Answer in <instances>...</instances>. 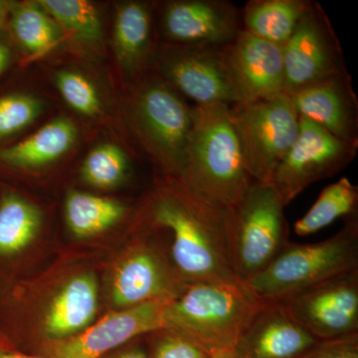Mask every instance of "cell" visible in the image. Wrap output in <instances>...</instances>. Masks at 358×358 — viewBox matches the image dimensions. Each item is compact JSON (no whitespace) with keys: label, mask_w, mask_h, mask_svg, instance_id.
Listing matches in <instances>:
<instances>
[{"label":"cell","mask_w":358,"mask_h":358,"mask_svg":"<svg viewBox=\"0 0 358 358\" xmlns=\"http://www.w3.org/2000/svg\"><path fill=\"white\" fill-rule=\"evenodd\" d=\"M152 358H211L210 353L190 339L169 329H160Z\"/></svg>","instance_id":"30"},{"label":"cell","mask_w":358,"mask_h":358,"mask_svg":"<svg viewBox=\"0 0 358 358\" xmlns=\"http://www.w3.org/2000/svg\"><path fill=\"white\" fill-rule=\"evenodd\" d=\"M152 11L147 3L129 1L115 13L114 44L117 62L127 74L136 75L150 62Z\"/></svg>","instance_id":"19"},{"label":"cell","mask_w":358,"mask_h":358,"mask_svg":"<svg viewBox=\"0 0 358 358\" xmlns=\"http://www.w3.org/2000/svg\"><path fill=\"white\" fill-rule=\"evenodd\" d=\"M76 138L74 122L67 117H58L17 145L0 150V160L22 169L47 166L63 157Z\"/></svg>","instance_id":"20"},{"label":"cell","mask_w":358,"mask_h":358,"mask_svg":"<svg viewBox=\"0 0 358 358\" xmlns=\"http://www.w3.org/2000/svg\"><path fill=\"white\" fill-rule=\"evenodd\" d=\"M155 62L162 79L196 106L244 103L225 46L173 44L162 48Z\"/></svg>","instance_id":"8"},{"label":"cell","mask_w":358,"mask_h":358,"mask_svg":"<svg viewBox=\"0 0 358 358\" xmlns=\"http://www.w3.org/2000/svg\"><path fill=\"white\" fill-rule=\"evenodd\" d=\"M358 145L338 140L317 124L300 117V129L288 154L275 169L271 185L288 205L303 190L331 178L357 157Z\"/></svg>","instance_id":"11"},{"label":"cell","mask_w":358,"mask_h":358,"mask_svg":"<svg viewBox=\"0 0 358 358\" xmlns=\"http://www.w3.org/2000/svg\"><path fill=\"white\" fill-rule=\"evenodd\" d=\"M289 96L299 117L358 145V99L348 71Z\"/></svg>","instance_id":"17"},{"label":"cell","mask_w":358,"mask_h":358,"mask_svg":"<svg viewBox=\"0 0 358 358\" xmlns=\"http://www.w3.org/2000/svg\"><path fill=\"white\" fill-rule=\"evenodd\" d=\"M282 51L285 92L289 96L348 72L343 48L331 20L315 1H310Z\"/></svg>","instance_id":"10"},{"label":"cell","mask_w":358,"mask_h":358,"mask_svg":"<svg viewBox=\"0 0 358 358\" xmlns=\"http://www.w3.org/2000/svg\"><path fill=\"white\" fill-rule=\"evenodd\" d=\"M265 303L240 280L192 282L167 303L164 329L181 334L209 353L233 350Z\"/></svg>","instance_id":"3"},{"label":"cell","mask_w":358,"mask_h":358,"mask_svg":"<svg viewBox=\"0 0 358 358\" xmlns=\"http://www.w3.org/2000/svg\"><path fill=\"white\" fill-rule=\"evenodd\" d=\"M211 358H236L233 350H215L210 352Z\"/></svg>","instance_id":"34"},{"label":"cell","mask_w":358,"mask_h":358,"mask_svg":"<svg viewBox=\"0 0 358 358\" xmlns=\"http://www.w3.org/2000/svg\"><path fill=\"white\" fill-rule=\"evenodd\" d=\"M55 84L72 109L86 117L100 114L102 103L98 90L83 74L75 71H60L56 74Z\"/></svg>","instance_id":"28"},{"label":"cell","mask_w":358,"mask_h":358,"mask_svg":"<svg viewBox=\"0 0 358 358\" xmlns=\"http://www.w3.org/2000/svg\"><path fill=\"white\" fill-rule=\"evenodd\" d=\"M11 28L22 48L33 56L50 50L59 39L55 22L39 4L14 6L11 10Z\"/></svg>","instance_id":"25"},{"label":"cell","mask_w":358,"mask_h":358,"mask_svg":"<svg viewBox=\"0 0 358 358\" xmlns=\"http://www.w3.org/2000/svg\"><path fill=\"white\" fill-rule=\"evenodd\" d=\"M148 221L171 232V260L188 285L239 280L228 255L224 209L202 199L180 178L155 190Z\"/></svg>","instance_id":"1"},{"label":"cell","mask_w":358,"mask_h":358,"mask_svg":"<svg viewBox=\"0 0 358 358\" xmlns=\"http://www.w3.org/2000/svg\"><path fill=\"white\" fill-rule=\"evenodd\" d=\"M300 358H358V334L317 341Z\"/></svg>","instance_id":"31"},{"label":"cell","mask_w":358,"mask_h":358,"mask_svg":"<svg viewBox=\"0 0 358 358\" xmlns=\"http://www.w3.org/2000/svg\"><path fill=\"white\" fill-rule=\"evenodd\" d=\"M225 50L244 103L286 93L282 47L242 28Z\"/></svg>","instance_id":"15"},{"label":"cell","mask_w":358,"mask_h":358,"mask_svg":"<svg viewBox=\"0 0 358 358\" xmlns=\"http://www.w3.org/2000/svg\"><path fill=\"white\" fill-rule=\"evenodd\" d=\"M114 358H148L147 353L138 348H134L117 355Z\"/></svg>","instance_id":"33"},{"label":"cell","mask_w":358,"mask_h":358,"mask_svg":"<svg viewBox=\"0 0 358 358\" xmlns=\"http://www.w3.org/2000/svg\"><path fill=\"white\" fill-rule=\"evenodd\" d=\"M127 207L117 200L90 193L73 192L65 204L66 222L71 232L79 238L101 234L121 222Z\"/></svg>","instance_id":"22"},{"label":"cell","mask_w":358,"mask_h":358,"mask_svg":"<svg viewBox=\"0 0 358 358\" xmlns=\"http://www.w3.org/2000/svg\"><path fill=\"white\" fill-rule=\"evenodd\" d=\"M152 236V233L138 235L115 266L110 296L119 310L176 300L188 286L169 250Z\"/></svg>","instance_id":"9"},{"label":"cell","mask_w":358,"mask_h":358,"mask_svg":"<svg viewBox=\"0 0 358 358\" xmlns=\"http://www.w3.org/2000/svg\"><path fill=\"white\" fill-rule=\"evenodd\" d=\"M39 209L15 194L0 201V255L20 253L34 241L41 227Z\"/></svg>","instance_id":"24"},{"label":"cell","mask_w":358,"mask_h":358,"mask_svg":"<svg viewBox=\"0 0 358 358\" xmlns=\"http://www.w3.org/2000/svg\"><path fill=\"white\" fill-rule=\"evenodd\" d=\"M171 301H150L115 310L81 334L60 341L54 358H100L131 339L164 329V310Z\"/></svg>","instance_id":"14"},{"label":"cell","mask_w":358,"mask_h":358,"mask_svg":"<svg viewBox=\"0 0 358 358\" xmlns=\"http://www.w3.org/2000/svg\"><path fill=\"white\" fill-rule=\"evenodd\" d=\"M285 207L274 186L253 180L237 203L224 209L231 267L242 282L262 272L289 243Z\"/></svg>","instance_id":"5"},{"label":"cell","mask_w":358,"mask_h":358,"mask_svg":"<svg viewBox=\"0 0 358 358\" xmlns=\"http://www.w3.org/2000/svg\"><path fill=\"white\" fill-rule=\"evenodd\" d=\"M40 6L63 26L78 41L96 44L102 39L103 29L96 7L86 0H41Z\"/></svg>","instance_id":"26"},{"label":"cell","mask_w":358,"mask_h":358,"mask_svg":"<svg viewBox=\"0 0 358 358\" xmlns=\"http://www.w3.org/2000/svg\"><path fill=\"white\" fill-rule=\"evenodd\" d=\"M98 282L90 273L71 278L54 294L44 312L42 329L47 338L65 341L81 334L95 320Z\"/></svg>","instance_id":"18"},{"label":"cell","mask_w":358,"mask_h":358,"mask_svg":"<svg viewBox=\"0 0 358 358\" xmlns=\"http://www.w3.org/2000/svg\"><path fill=\"white\" fill-rule=\"evenodd\" d=\"M9 6L6 3V2L1 1L0 0V26L2 25V23L6 20L7 13H8Z\"/></svg>","instance_id":"35"},{"label":"cell","mask_w":358,"mask_h":358,"mask_svg":"<svg viewBox=\"0 0 358 358\" xmlns=\"http://www.w3.org/2000/svg\"><path fill=\"white\" fill-rule=\"evenodd\" d=\"M0 358H38L27 357V355H20V353L0 352Z\"/></svg>","instance_id":"36"},{"label":"cell","mask_w":358,"mask_h":358,"mask_svg":"<svg viewBox=\"0 0 358 358\" xmlns=\"http://www.w3.org/2000/svg\"><path fill=\"white\" fill-rule=\"evenodd\" d=\"M358 187L348 178L327 185L310 210L294 223V229L300 236L319 232L336 219L357 215Z\"/></svg>","instance_id":"23"},{"label":"cell","mask_w":358,"mask_h":358,"mask_svg":"<svg viewBox=\"0 0 358 358\" xmlns=\"http://www.w3.org/2000/svg\"><path fill=\"white\" fill-rule=\"evenodd\" d=\"M281 303L317 341L358 334V270L320 282Z\"/></svg>","instance_id":"12"},{"label":"cell","mask_w":358,"mask_h":358,"mask_svg":"<svg viewBox=\"0 0 358 358\" xmlns=\"http://www.w3.org/2000/svg\"><path fill=\"white\" fill-rule=\"evenodd\" d=\"M310 0H250L242 27L259 38L284 47L310 6Z\"/></svg>","instance_id":"21"},{"label":"cell","mask_w":358,"mask_h":358,"mask_svg":"<svg viewBox=\"0 0 358 358\" xmlns=\"http://www.w3.org/2000/svg\"><path fill=\"white\" fill-rule=\"evenodd\" d=\"M131 114L141 145L167 173L179 178L185 166L193 108L164 79L152 78L136 91Z\"/></svg>","instance_id":"7"},{"label":"cell","mask_w":358,"mask_h":358,"mask_svg":"<svg viewBox=\"0 0 358 358\" xmlns=\"http://www.w3.org/2000/svg\"><path fill=\"white\" fill-rule=\"evenodd\" d=\"M317 341L282 303L266 301L233 352L236 358H300Z\"/></svg>","instance_id":"16"},{"label":"cell","mask_w":358,"mask_h":358,"mask_svg":"<svg viewBox=\"0 0 358 358\" xmlns=\"http://www.w3.org/2000/svg\"><path fill=\"white\" fill-rule=\"evenodd\" d=\"M355 270H358L357 215L345 219L343 228L322 241L289 242L262 272L244 282L263 301L281 303Z\"/></svg>","instance_id":"4"},{"label":"cell","mask_w":358,"mask_h":358,"mask_svg":"<svg viewBox=\"0 0 358 358\" xmlns=\"http://www.w3.org/2000/svg\"><path fill=\"white\" fill-rule=\"evenodd\" d=\"M43 110L38 99L22 94L0 98V138L13 136L31 124Z\"/></svg>","instance_id":"29"},{"label":"cell","mask_w":358,"mask_h":358,"mask_svg":"<svg viewBox=\"0 0 358 358\" xmlns=\"http://www.w3.org/2000/svg\"><path fill=\"white\" fill-rule=\"evenodd\" d=\"M162 28L178 45L226 46L242 29V13L227 0H176L164 6Z\"/></svg>","instance_id":"13"},{"label":"cell","mask_w":358,"mask_h":358,"mask_svg":"<svg viewBox=\"0 0 358 358\" xmlns=\"http://www.w3.org/2000/svg\"><path fill=\"white\" fill-rule=\"evenodd\" d=\"M179 178L202 199L220 208L237 203L251 185L245 169L229 106L193 107L192 124Z\"/></svg>","instance_id":"2"},{"label":"cell","mask_w":358,"mask_h":358,"mask_svg":"<svg viewBox=\"0 0 358 358\" xmlns=\"http://www.w3.org/2000/svg\"><path fill=\"white\" fill-rule=\"evenodd\" d=\"M126 152L113 143H103L91 150L82 166V176L96 187L112 188L126 178L129 171Z\"/></svg>","instance_id":"27"},{"label":"cell","mask_w":358,"mask_h":358,"mask_svg":"<svg viewBox=\"0 0 358 358\" xmlns=\"http://www.w3.org/2000/svg\"><path fill=\"white\" fill-rule=\"evenodd\" d=\"M245 169L252 180L270 183L275 169L294 145L300 117L286 93L229 106Z\"/></svg>","instance_id":"6"},{"label":"cell","mask_w":358,"mask_h":358,"mask_svg":"<svg viewBox=\"0 0 358 358\" xmlns=\"http://www.w3.org/2000/svg\"><path fill=\"white\" fill-rule=\"evenodd\" d=\"M11 53L6 44L0 42V74L6 69L10 62Z\"/></svg>","instance_id":"32"}]
</instances>
